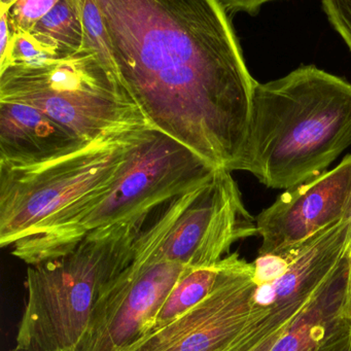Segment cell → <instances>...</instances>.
Here are the masks:
<instances>
[{
  "label": "cell",
  "instance_id": "cell-1",
  "mask_svg": "<svg viewBox=\"0 0 351 351\" xmlns=\"http://www.w3.org/2000/svg\"><path fill=\"white\" fill-rule=\"evenodd\" d=\"M147 120L217 169L241 167L256 81L219 0H98Z\"/></svg>",
  "mask_w": 351,
  "mask_h": 351
},
{
  "label": "cell",
  "instance_id": "cell-2",
  "mask_svg": "<svg viewBox=\"0 0 351 351\" xmlns=\"http://www.w3.org/2000/svg\"><path fill=\"white\" fill-rule=\"evenodd\" d=\"M351 145V84L314 65L256 82L240 171L289 191L328 171Z\"/></svg>",
  "mask_w": 351,
  "mask_h": 351
},
{
  "label": "cell",
  "instance_id": "cell-3",
  "mask_svg": "<svg viewBox=\"0 0 351 351\" xmlns=\"http://www.w3.org/2000/svg\"><path fill=\"white\" fill-rule=\"evenodd\" d=\"M157 206L130 221L95 230L65 254L28 267L27 302L16 348L75 351L96 302L130 264L135 239Z\"/></svg>",
  "mask_w": 351,
  "mask_h": 351
},
{
  "label": "cell",
  "instance_id": "cell-4",
  "mask_svg": "<svg viewBox=\"0 0 351 351\" xmlns=\"http://www.w3.org/2000/svg\"><path fill=\"white\" fill-rule=\"evenodd\" d=\"M0 101L32 106L89 143L155 129L122 79L86 46L66 58L0 69Z\"/></svg>",
  "mask_w": 351,
  "mask_h": 351
},
{
  "label": "cell",
  "instance_id": "cell-5",
  "mask_svg": "<svg viewBox=\"0 0 351 351\" xmlns=\"http://www.w3.org/2000/svg\"><path fill=\"white\" fill-rule=\"evenodd\" d=\"M217 168L158 129L143 132L116 184L93 208L56 233L12 246V254L36 265L61 256L86 235L130 221L172 197L205 184Z\"/></svg>",
  "mask_w": 351,
  "mask_h": 351
},
{
  "label": "cell",
  "instance_id": "cell-6",
  "mask_svg": "<svg viewBox=\"0 0 351 351\" xmlns=\"http://www.w3.org/2000/svg\"><path fill=\"white\" fill-rule=\"evenodd\" d=\"M143 132L108 135L38 165H0L1 247H12L40 223L83 199L96 196L92 204L99 202L120 178Z\"/></svg>",
  "mask_w": 351,
  "mask_h": 351
},
{
  "label": "cell",
  "instance_id": "cell-7",
  "mask_svg": "<svg viewBox=\"0 0 351 351\" xmlns=\"http://www.w3.org/2000/svg\"><path fill=\"white\" fill-rule=\"evenodd\" d=\"M256 234V219L246 210L231 172L217 169L178 219L169 225L160 217L145 223L135 239L133 256L204 268L223 261L235 242Z\"/></svg>",
  "mask_w": 351,
  "mask_h": 351
},
{
  "label": "cell",
  "instance_id": "cell-8",
  "mask_svg": "<svg viewBox=\"0 0 351 351\" xmlns=\"http://www.w3.org/2000/svg\"><path fill=\"white\" fill-rule=\"evenodd\" d=\"M254 265L228 254L211 293L123 351H219L267 309L254 307Z\"/></svg>",
  "mask_w": 351,
  "mask_h": 351
},
{
  "label": "cell",
  "instance_id": "cell-9",
  "mask_svg": "<svg viewBox=\"0 0 351 351\" xmlns=\"http://www.w3.org/2000/svg\"><path fill=\"white\" fill-rule=\"evenodd\" d=\"M190 269L132 256L102 291L75 351H123L138 342L151 332L166 298Z\"/></svg>",
  "mask_w": 351,
  "mask_h": 351
},
{
  "label": "cell",
  "instance_id": "cell-10",
  "mask_svg": "<svg viewBox=\"0 0 351 351\" xmlns=\"http://www.w3.org/2000/svg\"><path fill=\"white\" fill-rule=\"evenodd\" d=\"M351 204V155L334 169L285 191L256 217L258 256L285 254L326 228L346 221Z\"/></svg>",
  "mask_w": 351,
  "mask_h": 351
},
{
  "label": "cell",
  "instance_id": "cell-11",
  "mask_svg": "<svg viewBox=\"0 0 351 351\" xmlns=\"http://www.w3.org/2000/svg\"><path fill=\"white\" fill-rule=\"evenodd\" d=\"M347 236L348 221L344 219L285 254L287 271L277 280L256 287L254 307L274 309L308 303L345 258Z\"/></svg>",
  "mask_w": 351,
  "mask_h": 351
},
{
  "label": "cell",
  "instance_id": "cell-12",
  "mask_svg": "<svg viewBox=\"0 0 351 351\" xmlns=\"http://www.w3.org/2000/svg\"><path fill=\"white\" fill-rule=\"evenodd\" d=\"M88 145L32 106L0 101V165H38L71 155Z\"/></svg>",
  "mask_w": 351,
  "mask_h": 351
},
{
  "label": "cell",
  "instance_id": "cell-13",
  "mask_svg": "<svg viewBox=\"0 0 351 351\" xmlns=\"http://www.w3.org/2000/svg\"><path fill=\"white\" fill-rule=\"evenodd\" d=\"M347 258L316 291L271 351H317L348 320L343 314Z\"/></svg>",
  "mask_w": 351,
  "mask_h": 351
},
{
  "label": "cell",
  "instance_id": "cell-14",
  "mask_svg": "<svg viewBox=\"0 0 351 351\" xmlns=\"http://www.w3.org/2000/svg\"><path fill=\"white\" fill-rule=\"evenodd\" d=\"M29 36L52 58H66L79 53L85 42L81 0H58Z\"/></svg>",
  "mask_w": 351,
  "mask_h": 351
},
{
  "label": "cell",
  "instance_id": "cell-15",
  "mask_svg": "<svg viewBox=\"0 0 351 351\" xmlns=\"http://www.w3.org/2000/svg\"><path fill=\"white\" fill-rule=\"evenodd\" d=\"M223 264L225 258L215 266L186 271L166 298L149 332L170 324L202 302L215 287Z\"/></svg>",
  "mask_w": 351,
  "mask_h": 351
},
{
  "label": "cell",
  "instance_id": "cell-16",
  "mask_svg": "<svg viewBox=\"0 0 351 351\" xmlns=\"http://www.w3.org/2000/svg\"><path fill=\"white\" fill-rule=\"evenodd\" d=\"M307 304L265 310L219 351H271Z\"/></svg>",
  "mask_w": 351,
  "mask_h": 351
},
{
  "label": "cell",
  "instance_id": "cell-17",
  "mask_svg": "<svg viewBox=\"0 0 351 351\" xmlns=\"http://www.w3.org/2000/svg\"><path fill=\"white\" fill-rule=\"evenodd\" d=\"M81 11L85 32L84 46L93 51L108 71L120 77L98 0H81Z\"/></svg>",
  "mask_w": 351,
  "mask_h": 351
},
{
  "label": "cell",
  "instance_id": "cell-18",
  "mask_svg": "<svg viewBox=\"0 0 351 351\" xmlns=\"http://www.w3.org/2000/svg\"><path fill=\"white\" fill-rule=\"evenodd\" d=\"M13 34H29L58 0H3Z\"/></svg>",
  "mask_w": 351,
  "mask_h": 351
},
{
  "label": "cell",
  "instance_id": "cell-19",
  "mask_svg": "<svg viewBox=\"0 0 351 351\" xmlns=\"http://www.w3.org/2000/svg\"><path fill=\"white\" fill-rule=\"evenodd\" d=\"M52 58L38 46L29 34H13L7 58L0 69L10 64H36Z\"/></svg>",
  "mask_w": 351,
  "mask_h": 351
},
{
  "label": "cell",
  "instance_id": "cell-20",
  "mask_svg": "<svg viewBox=\"0 0 351 351\" xmlns=\"http://www.w3.org/2000/svg\"><path fill=\"white\" fill-rule=\"evenodd\" d=\"M322 7L334 29L351 51V0H326Z\"/></svg>",
  "mask_w": 351,
  "mask_h": 351
},
{
  "label": "cell",
  "instance_id": "cell-21",
  "mask_svg": "<svg viewBox=\"0 0 351 351\" xmlns=\"http://www.w3.org/2000/svg\"><path fill=\"white\" fill-rule=\"evenodd\" d=\"M254 265V281L256 287L268 285L280 278L289 266L285 254L258 256Z\"/></svg>",
  "mask_w": 351,
  "mask_h": 351
},
{
  "label": "cell",
  "instance_id": "cell-22",
  "mask_svg": "<svg viewBox=\"0 0 351 351\" xmlns=\"http://www.w3.org/2000/svg\"><path fill=\"white\" fill-rule=\"evenodd\" d=\"M317 351H351V322L341 326Z\"/></svg>",
  "mask_w": 351,
  "mask_h": 351
},
{
  "label": "cell",
  "instance_id": "cell-23",
  "mask_svg": "<svg viewBox=\"0 0 351 351\" xmlns=\"http://www.w3.org/2000/svg\"><path fill=\"white\" fill-rule=\"evenodd\" d=\"M12 38L13 32L10 25L7 5L3 0H0V63H3L7 58Z\"/></svg>",
  "mask_w": 351,
  "mask_h": 351
},
{
  "label": "cell",
  "instance_id": "cell-24",
  "mask_svg": "<svg viewBox=\"0 0 351 351\" xmlns=\"http://www.w3.org/2000/svg\"><path fill=\"white\" fill-rule=\"evenodd\" d=\"M228 14L236 12H245L250 15H256L260 11L265 1H221ZM230 15V14H229Z\"/></svg>",
  "mask_w": 351,
  "mask_h": 351
},
{
  "label": "cell",
  "instance_id": "cell-25",
  "mask_svg": "<svg viewBox=\"0 0 351 351\" xmlns=\"http://www.w3.org/2000/svg\"><path fill=\"white\" fill-rule=\"evenodd\" d=\"M347 277L346 287H345L344 305L343 314L344 317L351 322V245L347 246Z\"/></svg>",
  "mask_w": 351,
  "mask_h": 351
},
{
  "label": "cell",
  "instance_id": "cell-26",
  "mask_svg": "<svg viewBox=\"0 0 351 351\" xmlns=\"http://www.w3.org/2000/svg\"><path fill=\"white\" fill-rule=\"evenodd\" d=\"M346 221H348V236H347V246L351 245V204L350 210H349L348 217Z\"/></svg>",
  "mask_w": 351,
  "mask_h": 351
},
{
  "label": "cell",
  "instance_id": "cell-27",
  "mask_svg": "<svg viewBox=\"0 0 351 351\" xmlns=\"http://www.w3.org/2000/svg\"><path fill=\"white\" fill-rule=\"evenodd\" d=\"M12 351H21V350H19V349L15 348V349H13V350H12Z\"/></svg>",
  "mask_w": 351,
  "mask_h": 351
}]
</instances>
